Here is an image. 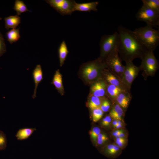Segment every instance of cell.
<instances>
[{"label": "cell", "mask_w": 159, "mask_h": 159, "mask_svg": "<svg viewBox=\"0 0 159 159\" xmlns=\"http://www.w3.org/2000/svg\"><path fill=\"white\" fill-rule=\"evenodd\" d=\"M119 41L118 52L122 61L125 63L136 58L141 59L148 50L137 37L133 31L119 26Z\"/></svg>", "instance_id": "cell-1"}, {"label": "cell", "mask_w": 159, "mask_h": 159, "mask_svg": "<svg viewBox=\"0 0 159 159\" xmlns=\"http://www.w3.org/2000/svg\"><path fill=\"white\" fill-rule=\"evenodd\" d=\"M138 39L148 50L153 51L159 44V31L147 25L133 31Z\"/></svg>", "instance_id": "cell-2"}, {"label": "cell", "mask_w": 159, "mask_h": 159, "mask_svg": "<svg viewBox=\"0 0 159 159\" xmlns=\"http://www.w3.org/2000/svg\"><path fill=\"white\" fill-rule=\"evenodd\" d=\"M106 68L105 61L98 58L83 65L82 71V77L87 82L92 84L101 78L102 72Z\"/></svg>", "instance_id": "cell-3"}, {"label": "cell", "mask_w": 159, "mask_h": 159, "mask_svg": "<svg viewBox=\"0 0 159 159\" xmlns=\"http://www.w3.org/2000/svg\"><path fill=\"white\" fill-rule=\"evenodd\" d=\"M142 61L139 66L143 71L142 75L146 80L149 76H154L159 68V62L155 57L154 52L148 50L141 59Z\"/></svg>", "instance_id": "cell-4"}, {"label": "cell", "mask_w": 159, "mask_h": 159, "mask_svg": "<svg viewBox=\"0 0 159 159\" xmlns=\"http://www.w3.org/2000/svg\"><path fill=\"white\" fill-rule=\"evenodd\" d=\"M119 41V34L117 32L112 34L102 36L100 42V54L99 58L104 61L110 54L118 49Z\"/></svg>", "instance_id": "cell-5"}, {"label": "cell", "mask_w": 159, "mask_h": 159, "mask_svg": "<svg viewBox=\"0 0 159 159\" xmlns=\"http://www.w3.org/2000/svg\"><path fill=\"white\" fill-rule=\"evenodd\" d=\"M104 61L107 68L121 79L124 70L125 66L122 64L118 49L110 54Z\"/></svg>", "instance_id": "cell-6"}, {"label": "cell", "mask_w": 159, "mask_h": 159, "mask_svg": "<svg viewBox=\"0 0 159 159\" xmlns=\"http://www.w3.org/2000/svg\"><path fill=\"white\" fill-rule=\"evenodd\" d=\"M135 17L138 21L146 23L152 27L159 26V13L143 5L136 13Z\"/></svg>", "instance_id": "cell-7"}, {"label": "cell", "mask_w": 159, "mask_h": 159, "mask_svg": "<svg viewBox=\"0 0 159 159\" xmlns=\"http://www.w3.org/2000/svg\"><path fill=\"white\" fill-rule=\"evenodd\" d=\"M140 71V70L139 67L135 65L132 62L126 63L124 70L121 80L128 92H130L132 84L138 76Z\"/></svg>", "instance_id": "cell-8"}, {"label": "cell", "mask_w": 159, "mask_h": 159, "mask_svg": "<svg viewBox=\"0 0 159 159\" xmlns=\"http://www.w3.org/2000/svg\"><path fill=\"white\" fill-rule=\"evenodd\" d=\"M45 1L63 15H70L73 12V8L76 2L72 0H47Z\"/></svg>", "instance_id": "cell-9"}, {"label": "cell", "mask_w": 159, "mask_h": 159, "mask_svg": "<svg viewBox=\"0 0 159 159\" xmlns=\"http://www.w3.org/2000/svg\"><path fill=\"white\" fill-rule=\"evenodd\" d=\"M92 84L90 95L102 98H106L107 84L104 80L101 78Z\"/></svg>", "instance_id": "cell-10"}, {"label": "cell", "mask_w": 159, "mask_h": 159, "mask_svg": "<svg viewBox=\"0 0 159 159\" xmlns=\"http://www.w3.org/2000/svg\"><path fill=\"white\" fill-rule=\"evenodd\" d=\"M101 78L107 83L118 87L124 90L128 91L123 85L121 79L111 72L107 68H105L103 70Z\"/></svg>", "instance_id": "cell-11"}, {"label": "cell", "mask_w": 159, "mask_h": 159, "mask_svg": "<svg viewBox=\"0 0 159 159\" xmlns=\"http://www.w3.org/2000/svg\"><path fill=\"white\" fill-rule=\"evenodd\" d=\"M132 98V96L130 92L124 91L118 94L115 101L123 110H125L128 107Z\"/></svg>", "instance_id": "cell-12"}, {"label": "cell", "mask_w": 159, "mask_h": 159, "mask_svg": "<svg viewBox=\"0 0 159 159\" xmlns=\"http://www.w3.org/2000/svg\"><path fill=\"white\" fill-rule=\"evenodd\" d=\"M32 74L35 85L32 97L33 99H34L36 97L38 85L43 79V72L40 64H38L36 65L33 71Z\"/></svg>", "instance_id": "cell-13"}, {"label": "cell", "mask_w": 159, "mask_h": 159, "mask_svg": "<svg viewBox=\"0 0 159 159\" xmlns=\"http://www.w3.org/2000/svg\"><path fill=\"white\" fill-rule=\"evenodd\" d=\"M98 4L97 1L78 3H75L73 8V12L75 11L90 12L92 11H97V6Z\"/></svg>", "instance_id": "cell-14"}, {"label": "cell", "mask_w": 159, "mask_h": 159, "mask_svg": "<svg viewBox=\"0 0 159 159\" xmlns=\"http://www.w3.org/2000/svg\"><path fill=\"white\" fill-rule=\"evenodd\" d=\"M106 83V97L112 102L115 101L116 97L122 91H125L118 87Z\"/></svg>", "instance_id": "cell-15"}, {"label": "cell", "mask_w": 159, "mask_h": 159, "mask_svg": "<svg viewBox=\"0 0 159 159\" xmlns=\"http://www.w3.org/2000/svg\"><path fill=\"white\" fill-rule=\"evenodd\" d=\"M51 83L54 85L56 89L60 94L63 95L64 90L62 83V76L59 69L56 71Z\"/></svg>", "instance_id": "cell-16"}, {"label": "cell", "mask_w": 159, "mask_h": 159, "mask_svg": "<svg viewBox=\"0 0 159 159\" xmlns=\"http://www.w3.org/2000/svg\"><path fill=\"white\" fill-rule=\"evenodd\" d=\"M112 102V106L109 115L113 120H122L124 115L123 110L115 101Z\"/></svg>", "instance_id": "cell-17"}, {"label": "cell", "mask_w": 159, "mask_h": 159, "mask_svg": "<svg viewBox=\"0 0 159 159\" xmlns=\"http://www.w3.org/2000/svg\"><path fill=\"white\" fill-rule=\"evenodd\" d=\"M5 28L7 29H15L21 23V18L19 16H10L4 18Z\"/></svg>", "instance_id": "cell-18"}, {"label": "cell", "mask_w": 159, "mask_h": 159, "mask_svg": "<svg viewBox=\"0 0 159 159\" xmlns=\"http://www.w3.org/2000/svg\"><path fill=\"white\" fill-rule=\"evenodd\" d=\"M37 130L35 128H24L19 129L15 135L18 140H22L27 139Z\"/></svg>", "instance_id": "cell-19"}, {"label": "cell", "mask_w": 159, "mask_h": 159, "mask_svg": "<svg viewBox=\"0 0 159 159\" xmlns=\"http://www.w3.org/2000/svg\"><path fill=\"white\" fill-rule=\"evenodd\" d=\"M58 51L60 66L62 67L69 52L66 43L64 40H63L61 43Z\"/></svg>", "instance_id": "cell-20"}, {"label": "cell", "mask_w": 159, "mask_h": 159, "mask_svg": "<svg viewBox=\"0 0 159 159\" xmlns=\"http://www.w3.org/2000/svg\"><path fill=\"white\" fill-rule=\"evenodd\" d=\"M121 150L116 145L110 144L107 146L105 153L108 157L114 158L120 155L121 153Z\"/></svg>", "instance_id": "cell-21"}, {"label": "cell", "mask_w": 159, "mask_h": 159, "mask_svg": "<svg viewBox=\"0 0 159 159\" xmlns=\"http://www.w3.org/2000/svg\"><path fill=\"white\" fill-rule=\"evenodd\" d=\"M6 37L8 41L10 44H12L17 41L19 39V28L12 29L6 33Z\"/></svg>", "instance_id": "cell-22"}, {"label": "cell", "mask_w": 159, "mask_h": 159, "mask_svg": "<svg viewBox=\"0 0 159 159\" xmlns=\"http://www.w3.org/2000/svg\"><path fill=\"white\" fill-rule=\"evenodd\" d=\"M13 9L16 12L17 15L18 16L26 12H31L28 9L22 0H16Z\"/></svg>", "instance_id": "cell-23"}, {"label": "cell", "mask_w": 159, "mask_h": 159, "mask_svg": "<svg viewBox=\"0 0 159 159\" xmlns=\"http://www.w3.org/2000/svg\"><path fill=\"white\" fill-rule=\"evenodd\" d=\"M104 98L90 95L88 103L89 107L92 110L100 108L102 100Z\"/></svg>", "instance_id": "cell-24"}, {"label": "cell", "mask_w": 159, "mask_h": 159, "mask_svg": "<svg viewBox=\"0 0 159 159\" xmlns=\"http://www.w3.org/2000/svg\"><path fill=\"white\" fill-rule=\"evenodd\" d=\"M143 5L159 13V0H142Z\"/></svg>", "instance_id": "cell-25"}, {"label": "cell", "mask_w": 159, "mask_h": 159, "mask_svg": "<svg viewBox=\"0 0 159 159\" xmlns=\"http://www.w3.org/2000/svg\"><path fill=\"white\" fill-rule=\"evenodd\" d=\"M92 111V120L94 122H96L102 118L104 112L100 108L95 109Z\"/></svg>", "instance_id": "cell-26"}, {"label": "cell", "mask_w": 159, "mask_h": 159, "mask_svg": "<svg viewBox=\"0 0 159 159\" xmlns=\"http://www.w3.org/2000/svg\"><path fill=\"white\" fill-rule=\"evenodd\" d=\"M111 102L107 98L103 99L100 107L103 112H107L110 110L111 105Z\"/></svg>", "instance_id": "cell-27"}, {"label": "cell", "mask_w": 159, "mask_h": 159, "mask_svg": "<svg viewBox=\"0 0 159 159\" xmlns=\"http://www.w3.org/2000/svg\"><path fill=\"white\" fill-rule=\"evenodd\" d=\"M7 140L5 133L0 130V151L5 150L6 147Z\"/></svg>", "instance_id": "cell-28"}, {"label": "cell", "mask_w": 159, "mask_h": 159, "mask_svg": "<svg viewBox=\"0 0 159 159\" xmlns=\"http://www.w3.org/2000/svg\"><path fill=\"white\" fill-rule=\"evenodd\" d=\"M100 129L98 127H93L90 132L89 133L92 139L94 141H97V137L100 133Z\"/></svg>", "instance_id": "cell-29"}, {"label": "cell", "mask_w": 159, "mask_h": 159, "mask_svg": "<svg viewBox=\"0 0 159 159\" xmlns=\"http://www.w3.org/2000/svg\"><path fill=\"white\" fill-rule=\"evenodd\" d=\"M6 47L4 38L0 32V57L6 52Z\"/></svg>", "instance_id": "cell-30"}, {"label": "cell", "mask_w": 159, "mask_h": 159, "mask_svg": "<svg viewBox=\"0 0 159 159\" xmlns=\"http://www.w3.org/2000/svg\"><path fill=\"white\" fill-rule=\"evenodd\" d=\"M115 144L120 149H122L125 147L127 140L125 138H115Z\"/></svg>", "instance_id": "cell-31"}, {"label": "cell", "mask_w": 159, "mask_h": 159, "mask_svg": "<svg viewBox=\"0 0 159 159\" xmlns=\"http://www.w3.org/2000/svg\"><path fill=\"white\" fill-rule=\"evenodd\" d=\"M108 140L109 138L106 135L100 133L97 137V142L98 144L101 145L108 141Z\"/></svg>", "instance_id": "cell-32"}, {"label": "cell", "mask_w": 159, "mask_h": 159, "mask_svg": "<svg viewBox=\"0 0 159 159\" xmlns=\"http://www.w3.org/2000/svg\"><path fill=\"white\" fill-rule=\"evenodd\" d=\"M112 118L109 115L106 116L102 121V125L103 126H108L109 125L112 121Z\"/></svg>", "instance_id": "cell-33"}, {"label": "cell", "mask_w": 159, "mask_h": 159, "mask_svg": "<svg viewBox=\"0 0 159 159\" xmlns=\"http://www.w3.org/2000/svg\"><path fill=\"white\" fill-rule=\"evenodd\" d=\"M123 131V130L120 129H117L112 132V135L115 138H117L118 135Z\"/></svg>", "instance_id": "cell-34"}, {"label": "cell", "mask_w": 159, "mask_h": 159, "mask_svg": "<svg viewBox=\"0 0 159 159\" xmlns=\"http://www.w3.org/2000/svg\"><path fill=\"white\" fill-rule=\"evenodd\" d=\"M118 120H113L112 121V125L113 127H114L116 125L118 124Z\"/></svg>", "instance_id": "cell-35"}, {"label": "cell", "mask_w": 159, "mask_h": 159, "mask_svg": "<svg viewBox=\"0 0 159 159\" xmlns=\"http://www.w3.org/2000/svg\"><path fill=\"white\" fill-rule=\"evenodd\" d=\"M122 127V124H118L116 125L114 127L117 129H119L121 128Z\"/></svg>", "instance_id": "cell-36"}, {"label": "cell", "mask_w": 159, "mask_h": 159, "mask_svg": "<svg viewBox=\"0 0 159 159\" xmlns=\"http://www.w3.org/2000/svg\"><path fill=\"white\" fill-rule=\"evenodd\" d=\"M2 19V18L0 17V20Z\"/></svg>", "instance_id": "cell-37"}]
</instances>
